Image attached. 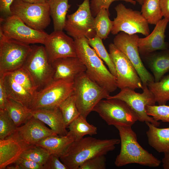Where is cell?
Wrapping results in <instances>:
<instances>
[{"label":"cell","mask_w":169,"mask_h":169,"mask_svg":"<svg viewBox=\"0 0 169 169\" xmlns=\"http://www.w3.org/2000/svg\"><path fill=\"white\" fill-rule=\"evenodd\" d=\"M120 140H101L91 137H83L74 141L59 157L69 169H78L86 160L94 157L105 155L114 150Z\"/></svg>","instance_id":"cell-1"},{"label":"cell","mask_w":169,"mask_h":169,"mask_svg":"<svg viewBox=\"0 0 169 169\" xmlns=\"http://www.w3.org/2000/svg\"><path fill=\"white\" fill-rule=\"evenodd\" d=\"M74 40L76 56L85 66L87 75L110 93L115 91L117 88L116 78L89 45L87 38Z\"/></svg>","instance_id":"cell-2"},{"label":"cell","mask_w":169,"mask_h":169,"mask_svg":"<svg viewBox=\"0 0 169 169\" xmlns=\"http://www.w3.org/2000/svg\"><path fill=\"white\" fill-rule=\"evenodd\" d=\"M120 137V150L115 161L117 167L135 163L151 167L159 166L161 161L144 149L139 143L131 126H115Z\"/></svg>","instance_id":"cell-3"},{"label":"cell","mask_w":169,"mask_h":169,"mask_svg":"<svg viewBox=\"0 0 169 169\" xmlns=\"http://www.w3.org/2000/svg\"><path fill=\"white\" fill-rule=\"evenodd\" d=\"M73 92L77 108L80 114L85 118L100 100L110 96L109 92L90 78L85 72L74 80Z\"/></svg>","instance_id":"cell-4"},{"label":"cell","mask_w":169,"mask_h":169,"mask_svg":"<svg viewBox=\"0 0 169 169\" xmlns=\"http://www.w3.org/2000/svg\"><path fill=\"white\" fill-rule=\"evenodd\" d=\"M31 47L22 68L30 75L38 90L53 79L54 70L48 60L44 46L33 45Z\"/></svg>","instance_id":"cell-5"},{"label":"cell","mask_w":169,"mask_h":169,"mask_svg":"<svg viewBox=\"0 0 169 169\" xmlns=\"http://www.w3.org/2000/svg\"><path fill=\"white\" fill-rule=\"evenodd\" d=\"M31 46L8 38L0 31V75L23 67Z\"/></svg>","instance_id":"cell-6"},{"label":"cell","mask_w":169,"mask_h":169,"mask_svg":"<svg viewBox=\"0 0 169 169\" xmlns=\"http://www.w3.org/2000/svg\"><path fill=\"white\" fill-rule=\"evenodd\" d=\"M73 91L74 83L53 79L35 92L29 109L59 107Z\"/></svg>","instance_id":"cell-7"},{"label":"cell","mask_w":169,"mask_h":169,"mask_svg":"<svg viewBox=\"0 0 169 169\" xmlns=\"http://www.w3.org/2000/svg\"><path fill=\"white\" fill-rule=\"evenodd\" d=\"M92 111L98 113L109 125L131 127L138 121L127 105L118 99L102 100L95 106Z\"/></svg>","instance_id":"cell-8"},{"label":"cell","mask_w":169,"mask_h":169,"mask_svg":"<svg viewBox=\"0 0 169 169\" xmlns=\"http://www.w3.org/2000/svg\"><path fill=\"white\" fill-rule=\"evenodd\" d=\"M0 31L6 37L29 45L44 44L49 34L44 30L33 29L17 16L12 15L0 19Z\"/></svg>","instance_id":"cell-9"},{"label":"cell","mask_w":169,"mask_h":169,"mask_svg":"<svg viewBox=\"0 0 169 169\" xmlns=\"http://www.w3.org/2000/svg\"><path fill=\"white\" fill-rule=\"evenodd\" d=\"M142 89V92L139 93L129 88H124L121 89L118 94L110 95L107 99H116L124 101L135 114L138 121L149 122L159 127L160 122L148 115L146 110L147 105H155V97L147 85H143Z\"/></svg>","instance_id":"cell-10"},{"label":"cell","mask_w":169,"mask_h":169,"mask_svg":"<svg viewBox=\"0 0 169 169\" xmlns=\"http://www.w3.org/2000/svg\"><path fill=\"white\" fill-rule=\"evenodd\" d=\"M115 9L116 16L113 21L112 34L123 32L129 34L140 33L146 36L150 34L149 23L141 12L127 8L121 3Z\"/></svg>","instance_id":"cell-11"},{"label":"cell","mask_w":169,"mask_h":169,"mask_svg":"<svg viewBox=\"0 0 169 169\" xmlns=\"http://www.w3.org/2000/svg\"><path fill=\"white\" fill-rule=\"evenodd\" d=\"M11 10L29 27L35 29L44 30L50 22V9L47 3L34 4L22 0H14Z\"/></svg>","instance_id":"cell-12"},{"label":"cell","mask_w":169,"mask_h":169,"mask_svg":"<svg viewBox=\"0 0 169 169\" xmlns=\"http://www.w3.org/2000/svg\"><path fill=\"white\" fill-rule=\"evenodd\" d=\"M109 54L116 71L117 88L128 87L135 90L142 89L143 85L134 66L126 56L114 44L108 46Z\"/></svg>","instance_id":"cell-13"},{"label":"cell","mask_w":169,"mask_h":169,"mask_svg":"<svg viewBox=\"0 0 169 169\" xmlns=\"http://www.w3.org/2000/svg\"><path fill=\"white\" fill-rule=\"evenodd\" d=\"M94 22L90 0H84L74 13L67 15L64 29L74 39L83 37L89 39L96 35Z\"/></svg>","instance_id":"cell-14"},{"label":"cell","mask_w":169,"mask_h":169,"mask_svg":"<svg viewBox=\"0 0 169 169\" xmlns=\"http://www.w3.org/2000/svg\"><path fill=\"white\" fill-rule=\"evenodd\" d=\"M136 34H129L121 32L116 35L113 43L124 53L134 66L141 80L143 86L154 81V77L145 67L139 52Z\"/></svg>","instance_id":"cell-15"},{"label":"cell","mask_w":169,"mask_h":169,"mask_svg":"<svg viewBox=\"0 0 169 169\" xmlns=\"http://www.w3.org/2000/svg\"><path fill=\"white\" fill-rule=\"evenodd\" d=\"M49 63L60 58L76 56L74 39L63 31L49 34L44 44Z\"/></svg>","instance_id":"cell-16"},{"label":"cell","mask_w":169,"mask_h":169,"mask_svg":"<svg viewBox=\"0 0 169 169\" xmlns=\"http://www.w3.org/2000/svg\"><path fill=\"white\" fill-rule=\"evenodd\" d=\"M16 132L20 139L29 146L35 145L48 137L58 135L43 122L33 116L23 125L17 127Z\"/></svg>","instance_id":"cell-17"},{"label":"cell","mask_w":169,"mask_h":169,"mask_svg":"<svg viewBox=\"0 0 169 169\" xmlns=\"http://www.w3.org/2000/svg\"><path fill=\"white\" fill-rule=\"evenodd\" d=\"M169 22L164 18L156 25L152 32L144 38H139L137 44L140 55L168 49L169 44L165 41V33Z\"/></svg>","instance_id":"cell-18"},{"label":"cell","mask_w":169,"mask_h":169,"mask_svg":"<svg viewBox=\"0 0 169 169\" xmlns=\"http://www.w3.org/2000/svg\"><path fill=\"white\" fill-rule=\"evenodd\" d=\"M51 64L54 70V80L74 83L77 77L86 70L85 66L77 56L58 59Z\"/></svg>","instance_id":"cell-19"},{"label":"cell","mask_w":169,"mask_h":169,"mask_svg":"<svg viewBox=\"0 0 169 169\" xmlns=\"http://www.w3.org/2000/svg\"><path fill=\"white\" fill-rule=\"evenodd\" d=\"M30 146L20 139L16 131L5 139L0 140V169H6L8 166L15 163Z\"/></svg>","instance_id":"cell-20"},{"label":"cell","mask_w":169,"mask_h":169,"mask_svg":"<svg viewBox=\"0 0 169 169\" xmlns=\"http://www.w3.org/2000/svg\"><path fill=\"white\" fill-rule=\"evenodd\" d=\"M32 116L48 125L58 135H66L68 131L59 107L43 108L34 110L28 109Z\"/></svg>","instance_id":"cell-21"},{"label":"cell","mask_w":169,"mask_h":169,"mask_svg":"<svg viewBox=\"0 0 169 169\" xmlns=\"http://www.w3.org/2000/svg\"><path fill=\"white\" fill-rule=\"evenodd\" d=\"M156 51L140 55L153 74L156 82L160 81L169 71V49Z\"/></svg>","instance_id":"cell-22"},{"label":"cell","mask_w":169,"mask_h":169,"mask_svg":"<svg viewBox=\"0 0 169 169\" xmlns=\"http://www.w3.org/2000/svg\"><path fill=\"white\" fill-rule=\"evenodd\" d=\"M3 77L8 98L12 99L29 109L33 95L16 83L7 73L0 75Z\"/></svg>","instance_id":"cell-23"},{"label":"cell","mask_w":169,"mask_h":169,"mask_svg":"<svg viewBox=\"0 0 169 169\" xmlns=\"http://www.w3.org/2000/svg\"><path fill=\"white\" fill-rule=\"evenodd\" d=\"M145 123L148 127L146 133L149 145L159 153L169 151V127L159 128L149 122Z\"/></svg>","instance_id":"cell-24"},{"label":"cell","mask_w":169,"mask_h":169,"mask_svg":"<svg viewBox=\"0 0 169 169\" xmlns=\"http://www.w3.org/2000/svg\"><path fill=\"white\" fill-rule=\"evenodd\" d=\"M74 141V137L68 133L64 136H51L38 142L35 145L41 146L47 150L50 154L59 157L69 145Z\"/></svg>","instance_id":"cell-25"},{"label":"cell","mask_w":169,"mask_h":169,"mask_svg":"<svg viewBox=\"0 0 169 169\" xmlns=\"http://www.w3.org/2000/svg\"><path fill=\"white\" fill-rule=\"evenodd\" d=\"M69 0H48L50 15L53 22L54 31H63L66 20L67 12L70 7Z\"/></svg>","instance_id":"cell-26"},{"label":"cell","mask_w":169,"mask_h":169,"mask_svg":"<svg viewBox=\"0 0 169 169\" xmlns=\"http://www.w3.org/2000/svg\"><path fill=\"white\" fill-rule=\"evenodd\" d=\"M67 128L69 129L68 133L74 137V141L81 139L85 135L92 136L97 133V127L89 123L86 118L81 115L72 121Z\"/></svg>","instance_id":"cell-27"},{"label":"cell","mask_w":169,"mask_h":169,"mask_svg":"<svg viewBox=\"0 0 169 169\" xmlns=\"http://www.w3.org/2000/svg\"><path fill=\"white\" fill-rule=\"evenodd\" d=\"M5 110L17 127L25 124L32 117L28 108L11 99L8 98Z\"/></svg>","instance_id":"cell-28"},{"label":"cell","mask_w":169,"mask_h":169,"mask_svg":"<svg viewBox=\"0 0 169 169\" xmlns=\"http://www.w3.org/2000/svg\"><path fill=\"white\" fill-rule=\"evenodd\" d=\"M110 14L109 10L102 8L94 18V30L102 39L107 38L113 27V21L109 18Z\"/></svg>","instance_id":"cell-29"},{"label":"cell","mask_w":169,"mask_h":169,"mask_svg":"<svg viewBox=\"0 0 169 169\" xmlns=\"http://www.w3.org/2000/svg\"><path fill=\"white\" fill-rule=\"evenodd\" d=\"M147 85L158 105H166L169 100V74L158 82H148Z\"/></svg>","instance_id":"cell-30"},{"label":"cell","mask_w":169,"mask_h":169,"mask_svg":"<svg viewBox=\"0 0 169 169\" xmlns=\"http://www.w3.org/2000/svg\"><path fill=\"white\" fill-rule=\"evenodd\" d=\"M160 0H144L141 12L149 24L156 25L163 17Z\"/></svg>","instance_id":"cell-31"},{"label":"cell","mask_w":169,"mask_h":169,"mask_svg":"<svg viewBox=\"0 0 169 169\" xmlns=\"http://www.w3.org/2000/svg\"><path fill=\"white\" fill-rule=\"evenodd\" d=\"M87 39L89 45L94 49L98 56L105 63L110 72L116 78V73L114 64L109 53L104 45L102 39L96 34L93 37Z\"/></svg>","instance_id":"cell-32"},{"label":"cell","mask_w":169,"mask_h":169,"mask_svg":"<svg viewBox=\"0 0 169 169\" xmlns=\"http://www.w3.org/2000/svg\"><path fill=\"white\" fill-rule=\"evenodd\" d=\"M59 107L67 128L80 115L76 106V97L74 92L63 102Z\"/></svg>","instance_id":"cell-33"},{"label":"cell","mask_w":169,"mask_h":169,"mask_svg":"<svg viewBox=\"0 0 169 169\" xmlns=\"http://www.w3.org/2000/svg\"><path fill=\"white\" fill-rule=\"evenodd\" d=\"M50 154L44 148L35 145H31L25 150L21 157L30 160L44 166Z\"/></svg>","instance_id":"cell-34"},{"label":"cell","mask_w":169,"mask_h":169,"mask_svg":"<svg viewBox=\"0 0 169 169\" xmlns=\"http://www.w3.org/2000/svg\"><path fill=\"white\" fill-rule=\"evenodd\" d=\"M8 73L16 83L21 85L33 95L37 91V87L31 77L23 68Z\"/></svg>","instance_id":"cell-35"},{"label":"cell","mask_w":169,"mask_h":169,"mask_svg":"<svg viewBox=\"0 0 169 169\" xmlns=\"http://www.w3.org/2000/svg\"><path fill=\"white\" fill-rule=\"evenodd\" d=\"M17 127L6 110H0V140L15 133Z\"/></svg>","instance_id":"cell-36"},{"label":"cell","mask_w":169,"mask_h":169,"mask_svg":"<svg viewBox=\"0 0 169 169\" xmlns=\"http://www.w3.org/2000/svg\"><path fill=\"white\" fill-rule=\"evenodd\" d=\"M146 110L147 114L155 120L169 122V105L166 104L147 105Z\"/></svg>","instance_id":"cell-37"},{"label":"cell","mask_w":169,"mask_h":169,"mask_svg":"<svg viewBox=\"0 0 169 169\" xmlns=\"http://www.w3.org/2000/svg\"><path fill=\"white\" fill-rule=\"evenodd\" d=\"M106 160L105 155H101L90 158L82 164L78 169H105Z\"/></svg>","instance_id":"cell-38"},{"label":"cell","mask_w":169,"mask_h":169,"mask_svg":"<svg viewBox=\"0 0 169 169\" xmlns=\"http://www.w3.org/2000/svg\"><path fill=\"white\" fill-rule=\"evenodd\" d=\"M123 1L135 5L136 2L134 0H91L90 3L91 12L93 17H95L100 9L104 8L108 10L111 3L116 1Z\"/></svg>","instance_id":"cell-39"},{"label":"cell","mask_w":169,"mask_h":169,"mask_svg":"<svg viewBox=\"0 0 169 169\" xmlns=\"http://www.w3.org/2000/svg\"><path fill=\"white\" fill-rule=\"evenodd\" d=\"M44 167V169H69L58 156L54 154L50 155Z\"/></svg>","instance_id":"cell-40"},{"label":"cell","mask_w":169,"mask_h":169,"mask_svg":"<svg viewBox=\"0 0 169 169\" xmlns=\"http://www.w3.org/2000/svg\"><path fill=\"white\" fill-rule=\"evenodd\" d=\"M14 163L18 165L19 169H44L43 166L21 157Z\"/></svg>","instance_id":"cell-41"},{"label":"cell","mask_w":169,"mask_h":169,"mask_svg":"<svg viewBox=\"0 0 169 169\" xmlns=\"http://www.w3.org/2000/svg\"><path fill=\"white\" fill-rule=\"evenodd\" d=\"M14 0H0V12L3 16V17L13 15L11 10V6Z\"/></svg>","instance_id":"cell-42"},{"label":"cell","mask_w":169,"mask_h":169,"mask_svg":"<svg viewBox=\"0 0 169 169\" xmlns=\"http://www.w3.org/2000/svg\"><path fill=\"white\" fill-rule=\"evenodd\" d=\"M8 97L3 77L0 76V110H5Z\"/></svg>","instance_id":"cell-43"},{"label":"cell","mask_w":169,"mask_h":169,"mask_svg":"<svg viewBox=\"0 0 169 169\" xmlns=\"http://www.w3.org/2000/svg\"><path fill=\"white\" fill-rule=\"evenodd\" d=\"M160 5L163 16L169 22V0H160Z\"/></svg>","instance_id":"cell-44"},{"label":"cell","mask_w":169,"mask_h":169,"mask_svg":"<svg viewBox=\"0 0 169 169\" xmlns=\"http://www.w3.org/2000/svg\"><path fill=\"white\" fill-rule=\"evenodd\" d=\"M162 167L164 169H169V151L164 153L161 161Z\"/></svg>","instance_id":"cell-45"},{"label":"cell","mask_w":169,"mask_h":169,"mask_svg":"<svg viewBox=\"0 0 169 169\" xmlns=\"http://www.w3.org/2000/svg\"><path fill=\"white\" fill-rule=\"evenodd\" d=\"M23 2L34 4L44 3H47L48 0H22Z\"/></svg>","instance_id":"cell-46"},{"label":"cell","mask_w":169,"mask_h":169,"mask_svg":"<svg viewBox=\"0 0 169 169\" xmlns=\"http://www.w3.org/2000/svg\"><path fill=\"white\" fill-rule=\"evenodd\" d=\"M134 0L136 1V2H137L139 4L141 5H142L143 3L144 0Z\"/></svg>","instance_id":"cell-47"}]
</instances>
